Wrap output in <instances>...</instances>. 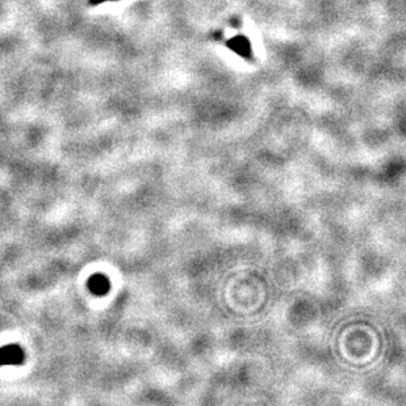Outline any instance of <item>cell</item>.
I'll return each instance as SVG.
<instances>
[{
	"instance_id": "obj_1",
	"label": "cell",
	"mask_w": 406,
	"mask_h": 406,
	"mask_svg": "<svg viewBox=\"0 0 406 406\" xmlns=\"http://www.w3.org/2000/svg\"><path fill=\"white\" fill-rule=\"evenodd\" d=\"M103 1H105V0H89V4H92V5H96V4L103 3Z\"/></svg>"
}]
</instances>
